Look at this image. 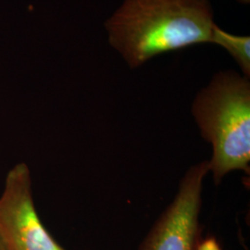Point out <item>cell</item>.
I'll return each mask as SVG.
<instances>
[{
    "label": "cell",
    "mask_w": 250,
    "mask_h": 250,
    "mask_svg": "<svg viewBox=\"0 0 250 250\" xmlns=\"http://www.w3.org/2000/svg\"><path fill=\"white\" fill-rule=\"evenodd\" d=\"M208 170L207 161L188 170L177 196L154 224L139 250H197L202 182Z\"/></svg>",
    "instance_id": "277c9868"
},
{
    "label": "cell",
    "mask_w": 250,
    "mask_h": 250,
    "mask_svg": "<svg viewBox=\"0 0 250 250\" xmlns=\"http://www.w3.org/2000/svg\"><path fill=\"white\" fill-rule=\"evenodd\" d=\"M192 113L202 136L212 145L208 168L215 183L232 170L249 172L250 78L232 70L217 72L197 93Z\"/></svg>",
    "instance_id": "7a4b0ae2"
},
{
    "label": "cell",
    "mask_w": 250,
    "mask_h": 250,
    "mask_svg": "<svg viewBox=\"0 0 250 250\" xmlns=\"http://www.w3.org/2000/svg\"><path fill=\"white\" fill-rule=\"evenodd\" d=\"M0 250H9L8 247L6 246V244L1 239V237H0Z\"/></svg>",
    "instance_id": "52a82bcc"
},
{
    "label": "cell",
    "mask_w": 250,
    "mask_h": 250,
    "mask_svg": "<svg viewBox=\"0 0 250 250\" xmlns=\"http://www.w3.org/2000/svg\"><path fill=\"white\" fill-rule=\"evenodd\" d=\"M212 45H219L232 57L238 65L242 74L250 77V37L231 34L217 25L212 38Z\"/></svg>",
    "instance_id": "5b68a950"
},
{
    "label": "cell",
    "mask_w": 250,
    "mask_h": 250,
    "mask_svg": "<svg viewBox=\"0 0 250 250\" xmlns=\"http://www.w3.org/2000/svg\"><path fill=\"white\" fill-rule=\"evenodd\" d=\"M197 250H222L218 241L213 237H208L201 243H198Z\"/></svg>",
    "instance_id": "8992f818"
},
{
    "label": "cell",
    "mask_w": 250,
    "mask_h": 250,
    "mask_svg": "<svg viewBox=\"0 0 250 250\" xmlns=\"http://www.w3.org/2000/svg\"><path fill=\"white\" fill-rule=\"evenodd\" d=\"M236 1L243 5H249L250 3V0H236Z\"/></svg>",
    "instance_id": "ba28073f"
},
{
    "label": "cell",
    "mask_w": 250,
    "mask_h": 250,
    "mask_svg": "<svg viewBox=\"0 0 250 250\" xmlns=\"http://www.w3.org/2000/svg\"><path fill=\"white\" fill-rule=\"evenodd\" d=\"M0 237L9 250H65L37 213L31 171L21 162L9 170L0 196Z\"/></svg>",
    "instance_id": "3957f363"
},
{
    "label": "cell",
    "mask_w": 250,
    "mask_h": 250,
    "mask_svg": "<svg viewBox=\"0 0 250 250\" xmlns=\"http://www.w3.org/2000/svg\"><path fill=\"white\" fill-rule=\"evenodd\" d=\"M210 0H123L105 21L109 45L131 69L162 54L212 45Z\"/></svg>",
    "instance_id": "6da1fadb"
}]
</instances>
